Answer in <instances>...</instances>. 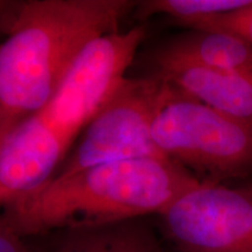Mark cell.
<instances>
[{"mask_svg":"<svg viewBox=\"0 0 252 252\" xmlns=\"http://www.w3.org/2000/svg\"><path fill=\"white\" fill-rule=\"evenodd\" d=\"M168 90L169 84L154 74L126 76L82 132L54 176L102 163L163 157L153 140L152 127Z\"/></svg>","mask_w":252,"mask_h":252,"instance_id":"277c9868","label":"cell"},{"mask_svg":"<svg viewBox=\"0 0 252 252\" xmlns=\"http://www.w3.org/2000/svg\"><path fill=\"white\" fill-rule=\"evenodd\" d=\"M0 252H32L24 237L18 235L0 215Z\"/></svg>","mask_w":252,"mask_h":252,"instance_id":"8fae6325","label":"cell"},{"mask_svg":"<svg viewBox=\"0 0 252 252\" xmlns=\"http://www.w3.org/2000/svg\"><path fill=\"white\" fill-rule=\"evenodd\" d=\"M21 1L0 0V33L7 34Z\"/></svg>","mask_w":252,"mask_h":252,"instance_id":"7c38bea8","label":"cell"},{"mask_svg":"<svg viewBox=\"0 0 252 252\" xmlns=\"http://www.w3.org/2000/svg\"><path fill=\"white\" fill-rule=\"evenodd\" d=\"M188 30L225 31L243 36L252 42V5L238 11L208 18Z\"/></svg>","mask_w":252,"mask_h":252,"instance_id":"30bf717a","label":"cell"},{"mask_svg":"<svg viewBox=\"0 0 252 252\" xmlns=\"http://www.w3.org/2000/svg\"><path fill=\"white\" fill-rule=\"evenodd\" d=\"M200 184L165 157L102 163L54 176L2 208L1 217L24 238L96 228L159 216Z\"/></svg>","mask_w":252,"mask_h":252,"instance_id":"6da1fadb","label":"cell"},{"mask_svg":"<svg viewBox=\"0 0 252 252\" xmlns=\"http://www.w3.org/2000/svg\"><path fill=\"white\" fill-rule=\"evenodd\" d=\"M152 137L163 157L201 182L228 185L252 179V125L209 108L172 84L153 123Z\"/></svg>","mask_w":252,"mask_h":252,"instance_id":"3957f363","label":"cell"},{"mask_svg":"<svg viewBox=\"0 0 252 252\" xmlns=\"http://www.w3.org/2000/svg\"><path fill=\"white\" fill-rule=\"evenodd\" d=\"M45 236L49 237L45 244L31 247L32 252H165L144 219Z\"/></svg>","mask_w":252,"mask_h":252,"instance_id":"ba28073f","label":"cell"},{"mask_svg":"<svg viewBox=\"0 0 252 252\" xmlns=\"http://www.w3.org/2000/svg\"><path fill=\"white\" fill-rule=\"evenodd\" d=\"M131 0L21 1L0 45V138L52 98L91 41L119 31Z\"/></svg>","mask_w":252,"mask_h":252,"instance_id":"7a4b0ae2","label":"cell"},{"mask_svg":"<svg viewBox=\"0 0 252 252\" xmlns=\"http://www.w3.org/2000/svg\"><path fill=\"white\" fill-rule=\"evenodd\" d=\"M252 5V0H146L138 1L135 12L146 19L166 15L176 24L190 28L204 19L226 14Z\"/></svg>","mask_w":252,"mask_h":252,"instance_id":"9c48e42d","label":"cell"},{"mask_svg":"<svg viewBox=\"0 0 252 252\" xmlns=\"http://www.w3.org/2000/svg\"><path fill=\"white\" fill-rule=\"evenodd\" d=\"M151 61L185 62L252 75V42L231 32L188 30L154 50Z\"/></svg>","mask_w":252,"mask_h":252,"instance_id":"52a82bcc","label":"cell"},{"mask_svg":"<svg viewBox=\"0 0 252 252\" xmlns=\"http://www.w3.org/2000/svg\"><path fill=\"white\" fill-rule=\"evenodd\" d=\"M151 62V74L209 108L252 125V75L185 62Z\"/></svg>","mask_w":252,"mask_h":252,"instance_id":"8992f818","label":"cell"},{"mask_svg":"<svg viewBox=\"0 0 252 252\" xmlns=\"http://www.w3.org/2000/svg\"><path fill=\"white\" fill-rule=\"evenodd\" d=\"M242 185L245 186V187L252 189V179H250V180H248V181H245V182H242Z\"/></svg>","mask_w":252,"mask_h":252,"instance_id":"4fadbf2b","label":"cell"},{"mask_svg":"<svg viewBox=\"0 0 252 252\" xmlns=\"http://www.w3.org/2000/svg\"><path fill=\"white\" fill-rule=\"evenodd\" d=\"M179 252H252V189L201 182L160 214Z\"/></svg>","mask_w":252,"mask_h":252,"instance_id":"5b68a950","label":"cell"}]
</instances>
